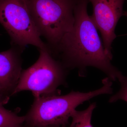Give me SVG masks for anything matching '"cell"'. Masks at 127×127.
I'll return each instance as SVG.
<instances>
[{
    "instance_id": "15",
    "label": "cell",
    "mask_w": 127,
    "mask_h": 127,
    "mask_svg": "<svg viewBox=\"0 0 127 127\" xmlns=\"http://www.w3.org/2000/svg\"><path fill=\"white\" fill-rule=\"evenodd\" d=\"M0 35H1V34H0Z\"/></svg>"
},
{
    "instance_id": "5",
    "label": "cell",
    "mask_w": 127,
    "mask_h": 127,
    "mask_svg": "<svg viewBox=\"0 0 127 127\" xmlns=\"http://www.w3.org/2000/svg\"><path fill=\"white\" fill-rule=\"evenodd\" d=\"M0 23L9 35L13 46L23 49L32 45L49 52L32 17L28 0H0Z\"/></svg>"
},
{
    "instance_id": "10",
    "label": "cell",
    "mask_w": 127,
    "mask_h": 127,
    "mask_svg": "<svg viewBox=\"0 0 127 127\" xmlns=\"http://www.w3.org/2000/svg\"><path fill=\"white\" fill-rule=\"evenodd\" d=\"M118 81L121 86L120 89L109 98V102L111 103L119 100H123L127 102V76L123 75Z\"/></svg>"
},
{
    "instance_id": "14",
    "label": "cell",
    "mask_w": 127,
    "mask_h": 127,
    "mask_svg": "<svg viewBox=\"0 0 127 127\" xmlns=\"http://www.w3.org/2000/svg\"><path fill=\"white\" fill-rule=\"evenodd\" d=\"M26 127V125H25V124H24V125H23V126H22V127Z\"/></svg>"
},
{
    "instance_id": "3",
    "label": "cell",
    "mask_w": 127,
    "mask_h": 127,
    "mask_svg": "<svg viewBox=\"0 0 127 127\" xmlns=\"http://www.w3.org/2000/svg\"><path fill=\"white\" fill-rule=\"evenodd\" d=\"M79 0H28L34 23L48 43L53 55L64 36L72 29L74 11Z\"/></svg>"
},
{
    "instance_id": "2",
    "label": "cell",
    "mask_w": 127,
    "mask_h": 127,
    "mask_svg": "<svg viewBox=\"0 0 127 127\" xmlns=\"http://www.w3.org/2000/svg\"><path fill=\"white\" fill-rule=\"evenodd\" d=\"M100 88L88 92L72 91L66 95L42 96L34 98L25 116L27 127H66L76 108L84 102L98 96L112 93V81L108 77L102 81Z\"/></svg>"
},
{
    "instance_id": "13",
    "label": "cell",
    "mask_w": 127,
    "mask_h": 127,
    "mask_svg": "<svg viewBox=\"0 0 127 127\" xmlns=\"http://www.w3.org/2000/svg\"><path fill=\"white\" fill-rule=\"evenodd\" d=\"M52 127V126H48V127Z\"/></svg>"
},
{
    "instance_id": "8",
    "label": "cell",
    "mask_w": 127,
    "mask_h": 127,
    "mask_svg": "<svg viewBox=\"0 0 127 127\" xmlns=\"http://www.w3.org/2000/svg\"><path fill=\"white\" fill-rule=\"evenodd\" d=\"M96 106L95 103H93L85 110H76L71 118L72 121L68 127H93L91 123V120L93 113Z\"/></svg>"
},
{
    "instance_id": "12",
    "label": "cell",
    "mask_w": 127,
    "mask_h": 127,
    "mask_svg": "<svg viewBox=\"0 0 127 127\" xmlns=\"http://www.w3.org/2000/svg\"><path fill=\"white\" fill-rule=\"evenodd\" d=\"M123 16H125L127 17V11H125L124 12Z\"/></svg>"
},
{
    "instance_id": "11",
    "label": "cell",
    "mask_w": 127,
    "mask_h": 127,
    "mask_svg": "<svg viewBox=\"0 0 127 127\" xmlns=\"http://www.w3.org/2000/svg\"><path fill=\"white\" fill-rule=\"evenodd\" d=\"M10 96L0 92V105L4 106L9 101Z\"/></svg>"
},
{
    "instance_id": "1",
    "label": "cell",
    "mask_w": 127,
    "mask_h": 127,
    "mask_svg": "<svg viewBox=\"0 0 127 127\" xmlns=\"http://www.w3.org/2000/svg\"><path fill=\"white\" fill-rule=\"evenodd\" d=\"M88 0H79L74 11L75 22L70 31L62 39L53 56L58 58L67 70L77 68L84 76L86 68L101 71L111 81L118 80L123 74L111 63L112 58L105 52L97 29L87 11Z\"/></svg>"
},
{
    "instance_id": "7",
    "label": "cell",
    "mask_w": 127,
    "mask_h": 127,
    "mask_svg": "<svg viewBox=\"0 0 127 127\" xmlns=\"http://www.w3.org/2000/svg\"><path fill=\"white\" fill-rule=\"evenodd\" d=\"M23 50L13 46L0 52V92L10 97L13 96L22 71L21 55Z\"/></svg>"
},
{
    "instance_id": "9",
    "label": "cell",
    "mask_w": 127,
    "mask_h": 127,
    "mask_svg": "<svg viewBox=\"0 0 127 127\" xmlns=\"http://www.w3.org/2000/svg\"><path fill=\"white\" fill-rule=\"evenodd\" d=\"M25 121V116H19L0 105V127H21Z\"/></svg>"
},
{
    "instance_id": "6",
    "label": "cell",
    "mask_w": 127,
    "mask_h": 127,
    "mask_svg": "<svg viewBox=\"0 0 127 127\" xmlns=\"http://www.w3.org/2000/svg\"><path fill=\"white\" fill-rule=\"evenodd\" d=\"M93 7L91 16L101 35L107 55L113 58L112 44L117 36L115 30L119 20L123 16V4L127 0H88Z\"/></svg>"
},
{
    "instance_id": "4",
    "label": "cell",
    "mask_w": 127,
    "mask_h": 127,
    "mask_svg": "<svg viewBox=\"0 0 127 127\" xmlns=\"http://www.w3.org/2000/svg\"><path fill=\"white\" fill-rule=\"evenodd\" d=\"M39 52L36 62L22 70L13 95L23 91H31L34 98L60 94L58 88L65 85L68 70L48 51Z\"/></svg>"
}]
</instances>
